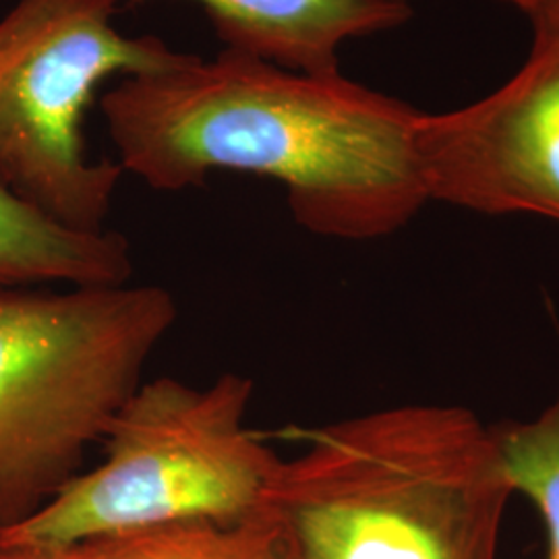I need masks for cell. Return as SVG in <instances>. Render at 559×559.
<instances>
[{
	"label": "cell",
	"instance_id": "1",
	"mask_svg": "<svg viewBox=\"0 0 559 559\" xmlns=\"http://www.w3.org/2000/svg\"><path fill=\"white\" fill-rule=\"evenodd\" d=\"M122 173L156 191L201 187L218 170L284 187L313 235H394L431 201L423 112L338 73H300L222 48L120 78L100 100Z\"/></svg>",
	"mask_w": 559,
	"mask_h": 559
},
{
	"label": "cell",
	"instance_id": "2",
	"mask_svg": "<svg viewBox=\"0 0 559 559\" xmlns=\"http://www.w3.org/2000/svg\"><path fill=\"white\" fill-rule=\"evenodd\" d=\"M267 510L300 559H498L512 480L493 427L408 404L286 427Z\"/></svg>",
	"mask_w": 559,
	"mask_h": 559
},
{
	"label": "cell",
	"instance_id": "3",
	"mask_svg": "<svg viewBox=\"0 0 559 559\" xmlns=\"http://www.w3.org/2000/svg\"><path fill=\"white\" fill-rule=\"evenodd\" d=\"M177 320L158 284H0V533L80 475Z\"/></svg>",
	"mask_w": 559,
	"mask_h": 559
},
{
	"label": "cell",
	"instance_id": "4",
	"mask_svg": "<svg viewBox=\"0 0 559 559\" xmlns=\"http://www.w3.org/2000/svg\"><path fill=\"white\" fill-rule=\"evenodd\" d=\"M255 381L222 373L195 388L141 381L110 420L106 459L0 539L75 547L180 522H237L265 510L280 456L247 427Z\"/></svg>",
	"mask_w": 559,
	"mask_h": 559
},
{
	"label": "cell",
	"instance_id": "5",
	"mask_svg": "<svg viewBox=\"0 0 559 559\" xmlns=\"http://www.w3.org/2000/svg\"><path fill=\"white\" fill-rule=\"evenodd\" d=\"M127 0H17L0 20V179L46 216L104 230L124 175L92 160L83 117L104 81L187 59L156 36L115 25Z\"/></svg>",
	"mask_w": 559,
	"mask_h": 559
},
{
	"label": "cell",
	"instance_id": "6",
	"mask_svg": "<svg viewBox=\"0 0 559 559\" xmlns=\"http://www.w3.org/2000/svg\"><path fill=\"white\" fill-rule=\"evenodd\" d=\"M531 21L533 50L512 80L454 112H423L431 201L559 224V9Z\"/></svg>",
	"mask_w": 559,
	"mask_h": 559
},
{
	"label": "cell",
	"instance_id": "7",
	"mask_svg": "<svg viewBox=\"0 0 559 559\" xmlns=\"http://www.w3.org/2000/svg\"><path fill=\"white\" fill-rule=\"evenodd\" d=\"M193 2L203 7L224 48L300 73H338L346 41L396 29L411 17V7L400 0Z\"/></svg>",
	"mask_w": 559,
	"mask_h": 559
},
{
	"label": "cell",
	"instance_id": "8",
	"mask_svg": "<svg viewBox=\"0 0 559 559\" xmlns=\"http://www.w3.org/2000/svg\"><path fill=\"white\" fill-rule=\"evenodd\" d=\"M131 276V245L120 233L69 228L0 179V284L102 286Z\"/></svg>",
	"mask_w": 559,
	"mask_h": 559
},
{
	"label": "cell",
	"instance_id": "9",
	"mask_svg": "<svg viewBox=\"0 0 559 559\" xmlns=\"http://www.w3.org/2000/svg\"><path fill=\"white\" fill-rule=\"evenodd\" d=\"M85 559H300L267 510L237 522H180L80 545Z\"/></svg>",
	"mask_w": 559,
	"mask_h": 559
},
{
	"label": "cell",
	"instance_id": "10",
	"mask_svg": "<svg viewBox=\"0 0 559 559\" xmlns=\"http://www.w3.org/2000/svg\"><path fill=\"white\" fill-rule=\"evenodd\" d=\"M514 493L537 508L547 558L559 559V390L535 419L503 420L493 427Z\"/></svg>",
	"mask_w": 559,
	"mask_h": 559
},
{
	"label": "cell",
	"instance_id": "11",
	"mask_svg": "<svg viewBox=\"0 0 559 559\" xmlns=\"http://www.w3.org/2000/svg\"><path fill=\"white\" fill-rule=\"evenodd\" d=\"M0 559H85L80 545H40L0 539Z\"/></svg>",
	"mask_w": 559,
	"mask_h": 559
},
{
	"label": "cell",
	"instance_id": "12",
	"mask_svg": "<svg viewBox=\"0 0 559 559\" xmlns=\"http://www.w3.org/2000/svg\"><path fill=\"white\" fill-rule=\"evenodd\" d=\"M501 2L514 4L522 13H526L531 20L539 17V15L547 13V11L559 9V0H501Z\"/></svg>",
	"mask_w": 559,
	"mask_h": 559
},
{
	"label": "cell",
	"instance_id": "13",
	"mask_svg": "<svg viewBox=\"0 0 559 559\" xmlns=\"http://www.w3.org/2000/svg\"><path fill=\"white\" fill-rule=\"evenodd\" d=\"M400 2H406V0H400Z\"/></svg>",
	"mask_w": 559,
	"mask_h": 559
}]
</instances>
